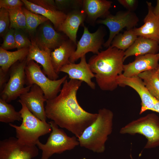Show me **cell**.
Here are the masks:
<instances>
[{"instance_id": "6da1fadb", "label": "cell", "mask_w": 159, "mask_h": 159, "mask_svg": "<svg viewBox=\"0 0 159 159\" xmlns=\"http://www.w3.org/2000/svg\"><path fill=\"white\" fill-rule=\"evenodd\" d=\"M82 82L67 79L59 94L54 99L47 100L45 107L47 118L71 132L77 138L96 120L98 116L97 113L85 111L78 102L77 93Z\"/></svg>"}, {"instance_id": "7a4b0ae2", "label": "cell", "mask_w": 159, "mask_h": 159, "mask_svg": "<svg viewBox=\"0 0 159 159\" xmlns=\"http://www.w3.org/2000/svg\"><path fill=\"white\" fill-rule=\"evenodd\" d=\"M124 52L110 46L89 59L88 63L102 90L113 91L117 87V78L123 71Z\"/></svg>"}, {"instance_id": "3957f363", "label": "cell", "mask_w": 159, "mask_h": 159, "mask_svg": "<svg viewBox=\"0 0 159 159\" xmlns=\"http://www.w3.org/2000/svg\"><path fill=\"white\" fill-rule=\"evenodd\" d=\"M96 120L87 127L78 138L79 145L95 153H102L105 144L112 131L114 114L108 109L98 111Z\"/></svg>"}, {"instance_id": "277c9868", "label": "cell", "mask_w": 159, "mask_h": 159, "mask_svg": "<svg viewBox=\"0 0 159 159\" xmlns=\"http://www.w3.org/2000/svg\"><path fill=\"white\" fill-rule=\"evenodd\" d=\"M21 105L19 111L22 118L21 124L17 126L11 123L9 125L14 128L16 138L21 143L28 145H36L39 138L51 133L52 128L49 123L44 122L36 117L20 100Z\"/></svg>"}, {"instance_id": "5b68a950", "label": "cell", "mask_w": 159, "mask_h": 159, "mask_svg": "<svg viewBox=\"0 0 159 159\" xmlns=\"http://www.w3.org/2000/svg\"><path fill=\"white\" fill-rule=\"evenodd\" d=\"M120 133L134 135L140 134L147 139L144 148H153L159 146V117L151 113L133 120L122 127Z\"/></svg>"}, {"instance_id": "8992f818", "label": "cell", "mask_w": 159, "mask_h": 159, "mask_svg": "<svg viewBox=\"0 0 159 159\" xmlns=\"http://www.w3.org/2000/svg\"><path fill=\"white\" fill-rule=\"evenodd\" d=\"M52 131L44 144L39 140L36 145L42 151L41 159H49L55 154H61L67 150H70L79 145V143L75 136H68L63 130L53 121L49 122Z\"/></svg>"}, {"instance_id": "52a82bcc", "label": "cell", "mask_w": 159, "mask_h": 159, "mask_svg": "<svg viewBox=\"0 0 159 159\" xmlns=\"http://www.w3.org/2000/svg\"><path fill=\"white\" fill-rule=\"evenodd\" d=\"M26 85L36 84L43 90L47 100L54 99L61 90V86L67 79V75L56 80L49 79L44 73L38 63L34 61L28 62L25 68Z\"/></svg>"}, {"instance_id": "ba28073f", "label": "cell", "mask_w": 159, "mask_h": 159, "mask_svg": "<svg viewBox=\"0 0 159 159\" xmlns=\"http://www.w3.org/2000/svg\"><path fill=\"white\" fill-rule=\"evenodd\" d=\"M27 63L26 58L11 67L9 71V79L1 92L0 98L9 103L29 90L32 86L24 87L26 85L25 70Z\"/></svg>"}, {"instance_id": "9c48e42d", "label": "cell", "mask_w": 159, "mask_h": 159, "mask_svg": "<svg viewBox=\"0 0 159 159\" xmlns=\"http://www.w3.org/2000/svg\"><path fill=\"white\" fill-rule=\"evenodd\" d=\"M139 21L136 14L129 11H119L115 15L109 14L105 18L97 21L98 24L106 25L110 32L109 37L103 46L108 47L111 45L114 37L123 28L127 30L135 27Z\"/></svg>"}, {"instance_id": "30bf717a", "label": "cell", "mask_w": 159, "mask_h": 159, "mask_svg": "<svg viewBox=\"0 0 159 159\" xmlns=\"http://www.w3.org/2000/svg\"><path fill=\"white\" fill-rule=\"evenodd\" d=\"M38 149L36 145L24 144L11 137L0 141V159H32L38 155Z\"/></svg>"}, {"instance_id": "8fae6325", "label": "cell", "mask_w": 159, "mask_h": 159, "mask_svg": "<svg viewBox=\"0 0 159 159\" xmlns=\"http://www.w3.org/2000/svg\"><path fill=\"white\" fill-rule=\"evenodd\" d=\"M84 31L80 40L77 42L76 48L69 58L71 63H74L79 59L91 52L97 54L104 43L105 34L103 29L100 28L94 33H91L88 28L84 26Z\"/></svg>"}, {"instance_id": "7c38bea8", "label": "cell", "mask_w": 159, "mask_h": 159, "mask_svg": "<svg viewBox=\"0 0 159 159\" xmlns=\"http://www.w3.org/2000/svg\"><path fill=\"white\" fill-rule=\"evenodd\" d=\"M26 57L27 62L33 60L40 64L43 67V72L50 79H58L59 75L55 72L51 62V50L38 43L35 39L31 40Z\"/></svg>"}, {"instance_id": "4fadbf2b", "label": "cell", "mask_w": 159, "mask_h": 159, "mask_svg": "<svg viewBox=\"0 0 159 159\" xmlns=\"http://www.w3.org/2000/svg\"><path fill=\"white\" fill-rule=\"evenodd\" d=\"M19 97L34 115L42 121L46 122L44 103L47 100L43 90L39 86L36 84L32 85L29 91Z\"/></svg>"}, {"instance_id": "5bb4252c", "label": "cell", "mask_w": 159, "mask_h": 159, "mask_svg": "<svg viewBox=\"0 0 159 159\" xmlns=\"http://www.w3.org/2000/svg\"><path fill=\"white\" fill-rule=\"evenodd\" d=\"M117 81L118 85L130 87L138 94L141 101L140 114L148 110L154 111L155 98L150 93L141 78L138 76L126 77L122 74L117 78Z\"/></svg>"}, {"instance_id": "9a60e30c", "label": "cell", "mask_w": 159, "mask_h": 159, "mask_svg": "<svg viewBox=\"0 0 159 159\" xmlns=\"http://www.w3.org/2000/svg\"><path fill=\"white\" fill-rule=\"evenodd\" d=\"M157 54H147L136 56L133 62L124 65L122 75L130 78L138 76L143 72L156 69L159 66Z\"/></svg>"}, {"instance_id": "2e32d148", "label": "cell", "mask_w": 159, "mask_h": 159, "mask_svg": "<svg viewBox=\"0 0 159 159\" xmlns=\"http://www.w3.org/2000/svg\"><path fill=\"white\" fill-rule=\"evenodd\" d=\"M80 59V62L78 64L70 62L63 66L60 69V72L67 73L70 79L85 82L91 89L94 90L96 88V85L92 80L95 78V74L86 62L85 55Z\"/></svg>"}, {"instance_id": "e0dca14e", "label": "cell", "mask_w": 159, "mask_h": 159, "mask_svg": "<svg viewBox=\"0 0 159 159\" xmlns=\"http://www.w3.org/2000/svg\"><path fill=\"white\" fill-rule=\"evenodd\" d=\"M148 12L144 19V24L141 26L133 29L138 36H142L153 40L159 44V16L153 11L151 2L146 1Z\"/></svg>"}, {"instance_id": "ac0fdd59", "label": "cell", "mask_w": 159, "mask_h": 159, "mask_svg": "<svg viewBox=\"0 0 159 159\" xmlns=\"http://www.w3.org/2000/svg\"><path fill=\"white\" fill-rule=\"evenodd\" d=\"M86 16L82 9L72 10L67 14L65 19L57 29L63 32L69 39L77 45V31Z\"/></svg>"}, {"instance_id": "d6986e66", "label": "cell", "mask_w": 159, "mask_h": 159, "mask_svg": "<svg viewBox=\"0 0 159 159\" xmlns=\"http://www.w3.org/2000/svg\"><path fill=\"white\" fill-rule=\"evenodd\" d=\"M77 45L69 39H66L57 48L51 52L52 63L55 72L58 75L63 66L69 63V58L76 49Z\"/></svg>"}, {"instance_id": "ffe728a7", "label": "cell", "mask_w": 159, "mask_h": 159, "mask_svg": "<svg viewBox=\"0 0 159 159\" xmlns=\"http://www.w3.org/2000/svg\"><path fill=\"white\" fill-rule=\"evenodd\" d=\"M112 2L106 0H82V10L88 19L94 22L99 18L105 17L109 14Z\"/></svg>"}, {"instance_id": "44dd1931", "label": "cell", "mask_w": 159, "mask_h": 159, "mask_svg": "<svg viewBox=\"0 0 159 159\" xmlns=\"http://www.w3.org/2000/svg\"><path fill=\"white\" fill-rule=\"evenodd\" d=\"M159 51V44L146 37L138 36L133 44L124 52V61L127 57L147 54H156Z\"/></svg>"}, {"instance_id": "7402d4cb", "label": "cell", "mask_w": 159, "mask_h": 159, "mask_svg": "<svg viewBox=\"0 0 159 159\" xmlns=\"http://www.w3.org/2000/svg\"><path fill=\"white\" fill-rule=\"evenodd\" d=\"M42 24L39 36L35 39L39 44L50 50L54 49L66 40L65 37L56 31L49 23L46 21Z\"/></svg>"}, {"instance_id": "603a6c76", "label": "cell", "mask_w": 159, "mask_h": 159, "mask_svg": "<svg viewBox=\"0 0 159 159\" xmlns=\"http://www.w3.org/2000/svg\"><path fill=\"white\" fill-rule=\"evenodd\" d=\"M26 8L31 12L41 15L49 20L57 29L65 19L67 14L62 11L43 8L29 1L22 0Z\"/></svg>"}, {"instance_id": "cb8c5ba5", "label": "cell", "mask_w": 159, "mask_h": 159, "mask_svg": "<svg viewBox=\"0 0 159 159\" xmlns=\"http://www.w3.org/2000/svg\"><path fill=\"white\" fill-rule=\"evenodd\" d=\"M29 48H24L14 52H9L0 47V69L6 73L14 64L26 58Z\"/></svg>"}, {"instance_id": "d4e9b609", "label": "cell", "mask_w": 159, "mask_h": 159, "mask_svg": "<svg viewBox=\"0 0 159 159\" xmlns=\"http://www.w3.org/2000/svg\"><path fill=\"white\" fill-rule=\"evenodd\" d=\"M138 76L143 80L152 95L159 101V79L155 69L143 72Z\"/></svg>"}, {"instance_id": "484cf974", "label": "cell", "mask_w": 159, "mask_h": 159, "mask_svg": "<svg viewBox=\"0 0 159 159\" xmlns=\"http://www.w3.org/2000/svg\"><path fill=\"white\" fill-rule=\"evenodd\" d=\"M133 29L127 30L123 33H119L114 38L110 46L125 51L134 43L138 36Z\"/></svg>"}, {"instance_id": "4316f807", "label": "cell", "mask_w": 159, "mask_h": 159, "mask_svg": "<svg viewBox=\"0 0 159 159\" xmlns=\"http://www.w3.org/2000/svg\"><path fill=\"white\" fill-rule=\"evenodd\" d=\"M16 121H22L20 113L12 105L0 98V121L10 123Z\"/></svg>"}, {"instance_id": "83f0119b", "label": "cell", "mask_w": 159, "mask_h": 159, "mask_svg": "<svg viewBox=\"0 0 159 159\" xmlns=\"http://www.w3.org/2000/svg\"><path fill=\"white\" fill-rule=\"evenodd\" d=\"M7 10L10 20L9 29H21L27 31L26 17L22 7Z\"/></svg>"}, {"instance_id": "f1b7e54d", "label": "cell", "mask_w": 159, "mask_h": 159, "mask_svg": "<svg viewBox=\"0 0 159 159\" xmlns=\"http://www.w3.org/2000/svg\"><path fill=\"white\" fill-rule=\"evenodd\" d=\"M22 9L26 17L27 31L30 34L34 33L39 25L49 20L44 16L33 13L26 8H23Z\"/></svg>"}, {"instance_id": "f546056e", "label": "cell", "mask_w": 159, "mask_h": 159, "mask_svg": "<svg viewBox=\"0 0 159 159\" xmlns=\"http://www.w3.org/2000/svg\"><path fill=\"white\" fill-rule=\"evenodd\" d=\"M25 32L21 29H14L15 38L17 50L29 48L32 44L31 41L29 39Z\"/></svg>"}, {"instance_id": "4dcf8cb0", "label": "cell", "mask_w": 159, "mask_h": 159, "mask_svg": "<svg viewBox=\"0 0 159 159\" xmlns=\"http://www.w3.org/2000/svg\"><path fill=\"white\" fill-rule=\"evenodd\" d=\"M10 20L8 11L4 8L0 9V35L4 37L9 29Z\"/></svg>"}, {"instance_id": "1f68e13d", "label": "cell", "mask_w": 159, "mask_h": 159, "mask_svg": "<svg viewBox=\"0 0 159 159\" xmlns=\"http://www.w3.org/2000/svg\"><path fill=\"white\" fill-rule=\"evenodd\" d=\"M57 9L62 10L68 8L73 10L80 9L82 6V0H55L54 1Z\"/></svg>"}, {"instance_id": "d6a6232c", "label": "cell", "mask_w": 159, "mask_h": 159, "mask_svg": "<svg viewBox=\"0 0 159 159\" xmlns=\"http://www.w3.org/2000/svg\"><path fill=\"white\" fill-rule=\"evenodd\" d=\"M1 47L6 50L16 48L14 29H9L4 37L3 42Z\"/></svg>"}, {"instance_id": "836d02e7", "label": "cell", "mask_w": 159, "mask_h": 159, "mask_svg": "<svg viewBox=\"0 0 159 159\" xmlns=\"http://www.w3.org/2000/svg\"><path fill=\"white\" fill-rule=\"evenodd\" d=\"M24 4L19 0H0V8L7 10L14 9L22 7Z\"/></svg>"}, {"instance_id": "e575fe53", "label": "cell", "mask_w": 159, "mask_h": 159, "mask_svg": "<svg viewBox=\"0 0 159 159\" xmlns=\"http://www.w3.org/2000/svg\"><path fill=\"white\" fill-rule=\"evenodd\" d=\"M32 3L45 9L57 10L55 1L53 0H29Z\"/></svg>"}, {"instance_id": "d590c367", "label": "cell", "mask_w": 159, "mask_h": 159, "mask_svg": "<svg viewBox=\"0 0 159 159\" xmlns=\"http://www.w3.org/2000/svg\"><path fill=\"white\" fill-rule=\"evenodd\" d=\"M118 2L127 11H133L136 8L137 1L136 0H118Z\"/></svg>"}, {"instance_id": "8d00e7d4", "label": "cell", "mask_w": 159, "mask_h": 159, "mask_svg": "<svg viewBox=\"0 0 159 159\" xmlns=\"http://www.w3.org/2000/svg\"><path fill=\"white\" fill-rule=\"evenodd\" d=\"M9 73H5L0 69V89L1 92L8 81Z\"/></svg>"}, {"instance_id": "74e56055", "label": "cell", "mask_w": 159, "mask_h": 159, "mask_svg": "<svg viewBox=\"0 0 159 159\" xmlns=\"http://www.w3.org/2000/svg\"><path fill=\"white\" fill-rule=\"evenodd\" d=\"M153 11L155 15L159 16V0L157 1L156 6L155 7L153 8Z\"/></svg>"}, {"instance_id": "f35d334b", "label": "cell", "mask_w": 159, "mask_h": 159, "mask_svg": "<svg viewBox=\"0 0 159 159\" xmlns=\"http://www.w3.org/2000/svg\"><path fill=\"white\" fill-rule=\"evenodd\" d=\"M156 111V112L159 113V103L157 105Z\"/></svg>"}, {"instance_id": "ab89813d", "label": "cell", "mask_w": 159, "mask_h": 159, "mask_svg": "<svg viewBox=\"0 0 159 159\" xmlns=\"http://www.w3.org/2000/svg\"><path fill=\"white\" fill-rule=\"evenodd\" d=\"M156 72L158 74H159V66L157 69H155Z\"/></svg>"}, {"instance_id": "60d3db41", "label": "cell", "mask_w": 159, "mask_h": 159, "mask_svg": "<svg viewBox=\"0 0 159 159\" xmlns=\"http://www.w3.org/2000/svg\"><path fill=\"white\" fill-rule=\"evenodd\" d=\"M156 54L159 59V53H158L157 54Z\"/></svg>"}, {"instance_id": "b9f144b4", "label": "cell", "mask_w": 159, "mask_h": 159, "mask_svg": "<svg viewBox=\"0 0 159 159\" xmlns=\"http://www.w3.org/2000/svg\"><path fill=\"white\" fill-rule=\"evenodd\" d=\"M157 76H158V79H159V74H157Z\"/></svg>"}, {"instance_id": "7bdbcfd3", "label": "cell", "mask_w": 159, "mask_h": 159, "mask_svg": "<svg viewBox=\"0 0 159 159\" xmlns=\"http://www.w3.org/2000/svg\"><path fill=\"white\" fill-rule=\"evenodd\" d=\"M130 157H131V159H133V158H132V156H131V155H130Z\"/></svg>"}]
</instances>
